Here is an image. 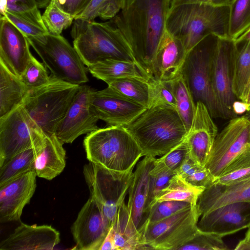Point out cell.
Segmentation results:
<instances>
[{
    "mask_svg": "<svg viewBox=\"0 0 250 250\" xmlns=\"http://www.w3.org/2000/svg\"><path fill=\"white\" fill-rule=\"evenodd\" d=\"M250 226V202L229 204L201 216L199 230L216 234L223 238Z\"/></svg>",
    "mask_w": 250,
    "mask_h": 250,
    "instance_id": "e0dca14e",
    "label": "cell"
},
{
    "mask_svg": "<svg viewBox=\"0 0 250 250\" xmlns=\"http://www.w3.org/2000/svg\"><path fill=\"white\" fill-rule=\"evenodd\" d=\"M91 1L92 0H66L65 3L61 7L75 19L86 9Z\"/></svg>",
    "mask_w": 250,
    "mask_h": 250,
    "instance_id": "7dc6e473",
    "label": "cell"
},
{
    "mask_svg": "<svg viewBox=\"0 0 250 250\" xmlns=\"http://www.w3.org/2000/svg\"><path fill=\"white\" fill-rule=\"evenodd\" d=\"M250 202V177L228 184L213 183L200 194L196 206L201 215L236 202Z\"/></svg>",
    "mask_w": 250,
    "mask_h": 250,
    "instance_id": "cb8c5ba5",
    "label": "cell"
},
{
    "mask_svg": "<svg viewBox=\"0 0 250 250\" xmlns=\"http://www.w3.org/2000/svg\"><path fill=\"white\" fill-rule=\"evenodd\" d=\"M164 82L173 94L176 110L188 132L195 112L196 104L188 82L182 73L169 81Z\"/></svg>",
    "mask_w": 250,
    "mask_h": 250,
    "instance_id": "f1b7e54d",
    "label": "cell"
},
{
    "mask_svg": "<svg viewBox=\"0 0 250 250\" xmlns=\"http://www.w3.org/2000/svg\"><path fill=\"white\" fill-rule=\"evenodd\" d=\"M7 10L8 0H0V16L5 17Z\"/></svg>",
    "mask_w": 250,
    "mask_h": 250,
    "instance_id": "db71d44e",
    "label": "cell"
},
{
    "mask_svg": "<svg viewBox=\"0 0 250 250\" xmlns=\"http://www.w3.org/2000/svg\"><path fill=\"white\" fill-rule=\"evenodd\" d=\"M90 104L95 114L106 126H125L146 108L117 95L108 87L101 90L92 89Z\"/></svg>",
    "mask_w": 250,
    "mask_h": 250,
    "instance_id": "2e32d148",
    "label": "cell"
},
{
    "mask_svg": "<svg viewBox=\"0 0 250 250\" xmlns=\"http://www.w3.org/2000/svg\"><path fill=\"white\" fill-rule=\"evenodd\" d=\"M175 174V172L168 169L156 159L149 172L148 205L150 210L162 190L167 186L171 178Z\"/></svg>",
    "mask_w": 250,
    "mask_h": 250,
    "instance_id": "f35d334b",
    "label": "cell"
},
{
    "mask_svg": "<svg viewBox=\"0 0 250 250\" xmlns=\"http://www.w3.org/2000/svg\"><path fill=\"white\" fill-rule=\"evenodd\" d=\"M71 35L73 46L87 66L108 59L133 61L128 42L110 21L75 19Z\"/></svg>",
    "mask_w": 250,
    "mask_h": 250,
    "instance_id": "277c9868",
    "label": "cell"
},
{
    "mask_svg": "<svg viewBox=\"0 0 250 250\" xmlns=\"http://www.w3.org/2000/svg\"><path fill=\"white\" fill-rule=\"evenodd\" d=\"M63 143L55 134L46 136L45 143L39 151L35 161L37 176L51 180L60 175L66 165Z\"/></svg>",
    "mask_w": 250,
    "mask_h": 250,
    "instance_id": "d4e9b609",
    "label": "cell"
},
{
    "mask_svg": "<svg viewBox=\"0 0 250 250\" xmlns=\"http://www.w3.org/2000/svg\"><path fill=\"white\" fill-rule=\"evenodd\" d=\"M80 85L51 76L45 84L29 90L22 106L46 136L55 134Z\"/></svg>",
    "mask_w": 250,
    "mask_h": 250,
    "instance_id": "8992f818",
    "label": "cell"
},
{
    "mask_svg": "<svg viewBox=\"0 0 250 250\" xmlns=\"http://www.w3.org/2000/svg\"><path fill=\"white\" fill-rule=\"evenodd\" d=\"M8 1L25 5L31 8H38L36 0H8Z\"/></svg>",
    "mask_w": 250,
    "mask_h": 250,
    "instance_id": "816d5d0a",
    "label": "cell"
},
{
    "mask_svg": "<svg viewBox=\"0 0 250 250\" xmlns=\"http://www.w3.org/2000/svg\"><path fill=\"white\" fill-rule=\"evenodd\" d=\"M200 217L196 205H192L162 220L147 224L143 239L150 250H178L199 231Z\"/></svg>",
    "mask_w": 250,
    "mask_h": 250,
    "instance_id": "8fae6325",
    "label": "cell"
},
{
    "mask_svg": "<svg viewBox=\"0 0 250 250\" xmlns=\"http://www.w3.org/2000/svg\"><path fill=\"white\" fill-rule=\"evenodd\" d=\"M156 157L144 156L136 165L128 189L127 208L138 231L142 233L148 222L149 172Z\"/></svg>",
    "mask_w": 250,
    "mask_h": 250,
    "instance_id": "44dd1931",
    "label": "cell"
},
{
    "mask_svg": "<svg viewBox=\"0 0 250 250\" xmlns=\"http://www.w3.org/2000/svg\"><path fill=\"white\" fill-rule=\"evenodd\" d=\"M42 18L48 33L53 35H61L75 20L74 16L62 8L57 0H51L45 7Z\"/></svg>",
    "mask_w": 250,
    "mask_h": 250,
    "instance_id": "e575fe53",
    "label": "cell"
},
{
    "mask_svg": "<svg viewBox=\"0 0 250 250\" xmlns=\"http://www.w3.org/2000/svg\"><path fill=\"white\" fill-rule=\"evenodd\" d=\"M229 248L223 237L213 233L200 230L178 250H226Z\"/></svg>",
    "mask_w": 250,
    "mask_h": 250,
    "instance_id": "ab89813d",
    "label": "cell"
},
{
    "mask_svg": "<svg viewBox=\"0 0 250 250\" xmlns=\"http://www.w3.org/2000/svg\"><path fill=\"white\" fill-rule=\"evenodd\" d=\"M176 174L189 184L204 188L209 186L214 181L208 168L196 164L189 156L178 169Z\"/></svg>",
    "mask_w": 250,
    "mask_h": 250,
    "instance_id": "74e56055",
    "label": "cell"
},
{
    "mask_svg": "<svg viewBox=\"0 0 250 250\" xmlns=\"http://www.w3.org/2000/svg\"><path fill=\"white\" fill-rule=\"evenodd\" d=\"M83 146L89 162L114 171L133 169L143 156L138 144L124 126L98 128L84 138Z\"/></svg>",
    "mask_w": 250,
    "mask_h": 250,
    "instance_id": "5b68a950",
    "label": "cell"
},
{
    "mask_svg": "<svg viewBox=\"0 0 250 250\" xmlns=\"http://www.w3.org/2000/svg\"><path fill=\"white\" fill-rule=\"evenodd\" d=\"M250 177V146L237 156L213 183L228 184Z\"/></svg>",
    "mask_w": 250,
    "mask_h": 250,
    "instance_id": "d590c367",
    "label": "cell"
},
{
    "mask_svg": "<svg viewBox=\"0 0 250 250\" xmlns=\"http://www.w3.org/2000/svg\"><path fill=\"white\" fill-rule=\"evenodd\" d=\"M235 42L241 41H250V27L243 34L234 40Z\"/></svg>",
    "mask_w": 250,
    "mask_h": 250,
    "instance_id": "11a10c76",
    "label": "cell"
},
{
    "mask_svg": "<svg viewBox=\"0 0 250 250\" xmlns=\"http://www.w3.org/2000/svg\"><path fill=\"white\" fill-rule=\"evenodd\" d=\"M229 6L188 3L171 6L166 31L181 41L187 53L207 36L229 38Z\"/></svg>",
    "mask_w": 250,
    "mask_h": 250,
    "instance_id": "7a4b0ae2",
    "label": "cell"
},
{
    "mask_svg": "<svg viewBox=\"0 0 250 250\" xmlns=\"http://www.w3.org/2000/svg\"><path fill=\"white\" fill-rule=\"evenodd\" d=\"M205 188L193 186L177 174L162 190L155 202L173 200L185 202L196 205L198 198Z\"/></svg>",
    "mask_w": 250,
    "mask_h": 250,
    "instance_id": "f546056e",
    "label": "cell"
},
{
    "mask_svg": "<svg viewBox=\"0 0 250 250\" xmlns=\"http://www.w3.org/2000/svg\"><path fill=\"white\" fill-rule=\"evenodd\" d=\"M29 91L20 77L0 62V118L21 105Z\"/></svg>",
    "mask_w": 250,
    "mask_h": 250,
    "instance_id": "4316f807",
    "label": "cell"
},
{
    "mask_svg": "<svg viewBox=\"0 0 250 250\" xmlns=\"http://www.w3.org/2000/svg\"><path fill=\"white\" fill-rule=\"evenodd\" d=\"M115 94L128 101L148 106L149 89L147 82L135 78H121L106 83Z\"/></svg>",
    "mask_w": 250,
    "mask_h": 250,
    "instance_id": "4dcf8cb0",
    "label": "cell"
},
{
    "mask_svg": "<svg viewBox=\"0 0 250 250\" xmlns=\"http://www.w3.org/2000/svg\"><path fill=\"white\" fill-rule=\"evenodd\" d=\"M43 147L24 150L0 167V186L24 173L34 170L35 159Z\"/></svg>",
    "mask_w": 250,
    "mask_h": 250,
    "instance_id": "d6a6232c",
    "label": "cell"
},
{
    "mask_svg": "<svg viewBox=\"0 0 250 250\" xmlns=\"http://www.w3.org/2000/svg\"><path fill=\"white\" fill-rule=\"evenodd\" d=\"M5 17L27 37H39L48 34L47 30L33 24L7 11Z\"/></svg>",
    "mask_w": 250,
    "mask_h": 250,
    "instance_id": "bcb514c9",
    "label": "cell"
},
{
    "mask_svg": "<svg viewBox=\"0 0 250 250\" xmlns=\"http://www.w3.org/2000/svg\"><path fill=\"white\" fill-rule=\"evenodd\" d=\"M172 0H125L122 10L110 21L122 32L133 54V62L150 78Z\"/></svg>",
    "mask_w": 250,
    "mask_h": 250,
    "instance_id": "6da1fadb",
    "label": "cell"
},
{
    "mask_svg": "<svg viewBox=\"0 0 250 250\" xmlns=\"http://www.w3.org/2000/svg\"><path fill=\"white\" fill-rule=\"evenodd\" d=\"M244 116L250 121V110L246 112Z\"/></svg>",
    "mask_w": 250,
    "mask_h": 250,
    "instance_id": "680465c9",
    "label": "cell"
},
{
    "mask_svg": "<svg viewBox=\"0 0 250 250\" xmlns=\"http://www.w3.org/2000/svg\"><path fill=\"white\" fill-rule=\"evenodd\" d=\"M60 241V233L49 225L23 223L0 244V250H52Z\"/></svg>",
    "mask_w": 250,
    "mask_h": 250,
    "instance_id": "7402d4cb",
    "label": "cell"
},
{
    "mask_svg": "<svg viewBox=\"0 0 250 250\" xmlns=\"http://www.w3.org/2000/svg\"><path fill=\"white\" fill-rule=\"evenodd\" d=\"M110 230L115 250H150L134 225L125 201L118 210Z\"/></svg>",
    "mask_w": 250,
    "mask_h": 250,
    "instance_id": "484cf974",
    "label": "cell"
},
{
    "mask_svg": "<svg viewBox=\"0 0 250 250\" xmlns=\"http://www.w3.org/2000/svg\"><path fill=\"white\" fill-rule=\"evenodd\" d=\"M236 53L234 40L229 38H219L212 62V84L224 119L237 117L233 111V105L238 99L232 89Z\"/></svg>",
    "mask_w": 250,
    "mask_h": 250,
    "instance_id": "4fadbf2b",
    "label": "cell"
},
{
    "mask_svg": "<svg viewBox=\"0 0 250 250\" xmlns=\"http://www.w3.org/2000/svg\"><path fill=\"white\" fill-rule=\"evenodd\" d=\"M250 146V121L244 115L231 119L217 134L205 166L214 178Z\"/></svg>",
    "mask_w": 250,
    "mask_h": 250,
    "instance_id": "7c38bea8",
    "label": "cell"
},
{
    "mask_svg": "<svg viewBox=\"0 0 250 250\" xmlns=\"http://www.w3.org/2000/svg\"><path fill=\"white\" fill-rule=\"evenodd\" d=\"M7 11L33 24L47 30L39 8H31L8 1Z\"/></svg>",
    "mask_w": 250,
    "mask_h": 250,
    "instance_id": "f6af8a7d",
    "label": "cell"
},
{
    "mask_svg": "<svg viewBox=\"0 0 250 250\" xmlns=\"http://www.w3.org/2000/svg\"><path fill=\"white\" fill-rule=\"evenodd\" d=\"M237 53L235 57L232 89L234 94L241 99L250 79V42H235Z\"/></svg>",
    "mask_w": 250,
    "mask_h": 250,
    "instance_id": "1f68e13d",
    "label": "cell"
},
{
    "mask_svg": "<svg viewBox=\"0 0 250 250\" xmlns=\"http://www.w3.org/2000/svg\"><path fill=\"white\" fill-rule=\"evenodd\" d=\"M111 227L90 196L79 212L71 230L78 249L100 250Z\"/></svg>",
    "mask_w": 250,
    "mask_h": 250,
    "instance_id": "9a60e30c",
    "label": "cell"
},
{
    "mask_svg": "<svg viewBox=\"0 0 250 250\" xmlns=\"http://www.w3.org/2000/svg\"><path fill=\"white\" fill-rule=\"evenodd\" d=\"M27 38L43 64L51 71V76L75 84L88 81L84 62L74 47L63 37L48 33Z\"/></svg>",
    "mask_w": 250,
    "mask_h": 250,
    "instance_id": "ba28073f",
    "label": "cell"
},
{
    "mask_svg": "<svg viewBox=\"0 0 250 250\" xmlns=\"http://www.w3.org/2000/svg\"><path fill=\"white\" fill-rule=\"evenodd\" d=\"M217 134V126L207 106L198 101L191 126L186 137L189 157L196 164L205 167Z\"/></svg>",
    "mask_w": 250,
    "mask_h": 250,
    "instance_id": "d6986e66",
    "label": "cell"
},
{
    "mask_svg": "<svg viewBox=\"0 0 250 250\" xmlns=\"http://www.w3.org/2000/svg\"><path fill=\"white\" fill-rule=\"evenodd\" d=\"M125 0H92L86 9L75 19L94 21L97 18L111 20L123 8Z\"/></svg>",
    "mask_w": 250,
    "mask_h": 250,
    "instance_id": "8d00e7d4",
    "label": "cell"
},
{
    "mask_svg": "<svg viewBox=\"0 0 250 250\" xmlns=\"http://www.w3.org/2000/svg\"><path fill=\"white\" fill-rule=\"evenodd\" d=\"M219 37L209 35L187 53L181 73L186 79L195 104L202 102L212 118L224 119L212 84V62Z\"/></svg>",
    "mask_w": 250,
    "mask_h": 250,
    "instance_id": "52a82bcc",
    "label": "cell"
},
{
    "mask_svg": "<svg viewBox=\"0 0 250 250\" xmlns=\"http://www.w3.org/2000/svg\"><path fill=\"white\" fill-rule=\"evenodd\" d=\"M27 37L5 17L0 16V62L20 77L32 54Z\"/></svg>",
    "mask_w": 250,
    "mask_h": 250,
    "instance_id": "ffe728a7",
    "label": "cell"
},
{
    "mask_svg": "<svg viewBox=\"0 0 250 250\" xmlns=\"http://www.w3.org/2000/svg\"><path fill=\"white\" fill-rule=\"evenodd\" d=\"M46 135L22 105L0 118V167L17 154L43 147Z\"/></svg>",
    "mask_w": 250,
    "mask_h": 250,
    "instance_id": "30bf717a",
    "label": "cell"
},
{
    "mask_svg": "<svg viewBox=\"0 0 250 250\" xmlns=\"http://www.w3.org/2000/svg\"><path fill=\"white\" fill-rule=\"evenodd\" d=\"M250 84V79L249 81V83H248V84H247V86H246V89L247 88V87L249 86V85ZM246 89H245V90H246ZM243 94H244V93H243Z\"/></svg>",
    "mask_w": 250,
    "mask_h": 250,
    "instance_id": "94428289",
    "label": "cell"
},
{
    "mask_svg": "<svg viewBox=\"0 0 250 250\" xmlns=\"http://www.w3.org/2000/svg\"><path fill=\"white\" fill-rule=\"evenodd\" d=\"M229 8V37L235 40L250 27V0H234Z\"/></svg>",
    "mask_w": 250,
    "mask_h": 250,
    "instance_id": "836d02e7",
    "label": "cell"
},
{
    "mask_svg": "<svg viewBox=\"0 0 250 250\" xmlns=\"http://www.w3.org/2000/svg\"><path fill=\"white\" fill-rule=\"evenodd\" d=\"M192 205L188 202L173 200L156 202L150 209L147 224L162 220Z\"/></svg>",
    "mask_w": 250,
    "mask_h": 250,
    "instance_id": "7bdbcfd3",
    "label": "cell"
},
{
    "mask_svg": "<svg viewBox=\"0 0 250 250\" xmlns=\"http://www.w3.org/2000/svg\"><path fill=\"white\" fill-rule=\"evenodd\" d=\"M100 250H115L113 237L110 229Z\"/></svg>",
    "mask_w": 250,
    "mask_h": 250,
    "instance_id": "681fc988",
    "label": "cell"
},
{
    "mask_svg": "<svg viewBox=\"0 0 250 250\" xmlns=\"http://www.w3.org/2000/svg\"><path fill=\"white\" fill-rule=\"evenodd\" d=\"M246 105L247 112L250 110V84L246 89L241 99Z\"/></svg>",
    "mask_w": 250,
    "mask_h": 250,
    "instance_id": "f907efd6",
    "label": "cell"
},
{
    "mask_svg": "<svg viewBox=\"0 0 250 250\" xmlns=\"http://www.w3.org/2000/svg\"><path fill=\"white\" fill-rule=\"evenodd\" d=\"M57 1L59 3L60 6H62L65 3L66 0H57Z\"/></svg>",
    "mask_w": 250,
    "mask_h": 250,
    "instance_id": "91938a15",
    "label": "cell"
},
{
    "mask_svg": "<svg viewBox=\"0 0 250 250\" xmlns=\"http://www.w3.org/2000/svg\"><path fill=\"white\" fill-rule=\"evenodd\" d=\"M234 250H250V241L244 238L238 243Z\"/></svg>",
    "mask_w": 250,
    "mask_h": 250,
    "instance_id": "f5cc1de1",
    "label": "cell"
},
{
    "mask_svg": "<svg viewBox=\"0 0 250 250\" xmlns=\"http://www.w3.org/2000/svg\"><path fill=\"white\" fill-rule=\"evenodd\" d=\"M95 78L106 83L121 78H135L148 82L150 78L132 61L108 59L87 66Z\"/></svg>",
    "mask_w": 250,
    "mask_h": 250,
    "instance_id": "83f0119b",
    "label": "cell"
},
{
    "mask_svg": "<svg viewBox=\"0 0 250 250\" xmlns=\"http://www.w3.org/2000/svg\"><path fill=\"white\" fill-rule=\"evenodd\" d=\"M51 0H36L37 6L39 8L46 7Z\"/></svg>",
    "mask_w": 250,
    "mask_h": 250,
    "instance_id": "9f6ffc18",
    "label": "cell"
},
{
    "mask_svg": "<svg viewBox=\"0 0 250 250\" xmlns=\"http://www.w3.org/2000/svg\"><path fill=\"white\" fill-rule=\"evenodd\" d=\"M147 83L149 89L148 107L160 106L176 109L173 94L164 81L153 77Z\"/></svg>",
    "mask_w": 250,
    "mask_h": 250,
    "instance_id": "60d3db41",
    "label": "cell"
},
{
    "mask_svg": "<svg viewBox=\"0 0 250 250\" xmlns=\"http://www.w3.org/2000/svg\"><path fill=\"white\" fill-rule=\"evenodd\" d=\"M244 238L250 241V226L248 228Z\"/></svg>",
    "mask_w": 250,
    "mask_h": 250,
    "instance_id": "6f0895ef",
    "label": "cell"
},
{
    "mask_svg": "<svg viewBox=\"0 0 250 250\" xmlns=\"http://www.w3.org/2000/svg\"><path fill=\"white\" fill-rule=\"evenodd\" d=\"M133 169L125 172L114 171L90 162L83 167V173L90 196L96 201L111 226L128 193Z\"/></svg>",
    "mask_w": 250,
    "mask_h": 250,
    "instance_id": "9c48e42d",
    "label": "cell"
},
{
    "mask_svg": "<svg viewBox=\"0 0 250 250\" xmlns=\"http://www.w3.org/2000/svg\"><path fill=\"white\" fill-rule=\"evenodd\" d=\"M50 77L45 66L32 56L20 78L28 88L31 90L45 84L49 82Z\"/></svg>",
    "mask_w": 250,
    "mask_h": 250,
    "instance_id": "b9f144b4",
    "label": "cell"
},
{
    "mask_svg": "<svg viewBox=\"0 0 250 250\" xmlns=\"http://www.w3.org/2000/svg\"><path fill=\"white\" fill-rule=\"evenodd\" d=\"M92 89L87 85L80 86L66 113L59 124L55 135L63 144H71L80 136L98 128L99 120L90 104Z\"/></svg>",
    "mask_w": 250,
    "mask_h": 250,
    "instance_id": "5bb4252c",
    "label": "cell"
},
{
    "mask_svg": "<svg viewBox=\"0 0 250 250\" xmlns=\"http://www.w3.org/2000/svg\"><path fill=\"white\" fill-rule=\"evenodd\" d=\"M234 0H172L171 7L188 3H199L216 6H229Z\"/></svg>",
    "mask_w": 250,
    "mask_h": 250,
    "instance_id": "c3c4849f",
    "label": "cell"
},
{
    "mask_svg": "<svg viewBox=\"0 0 250 250\" xmlns=\"http://www.w3.org/2000/svg\"><path fill=\"white\" fill-rule=\"evenodd\" d=\"M187 55L181 41L166 31L153 60V77L162 81L174 78L181 73Z\"/></svg>",
    "mask_w": 250,
    "mask_h": 250,
    "instance_id": "603a6c76",
    "label": "cell"
},
{
    "mask_svg": "<svg viewBox=\"0 0 250 250\" xmlns=\"http://www.w3.org/2000/svg\"><path fill=\"white\" fill-rule=\"evenodd\" d=\"M189 156L186 138L179 145L157 160L168 169L175 172Z\"/></svg>",
    "mask_w": 250,
    "mask_h": 250,
    "instance_id": "ee69618b",
    "label": "cell"
},
{
    "mask_svg": "<svg viewBox=\"0 0 250 250\" xmlns=\"http://www.w3.org/2000/svg\"><path fill=\"white\" fill-rule=\"evenodd\" d=\"M35 170L24 173L0 186V222L20 220L36 188Z\"/></svg>",
    "mask_w": 250,
    "mask_h": 250,
    "instance_id": "ac0fdd59",
    "label": "cell"
},
{
    "mask_svg": "<svg viewBox=\"0 0 250 250\" xmlns=\"http://www.w3.org/2000/svg\"><path fill=\"white\" fill-rule=\"evenodd\" d=\"M141 149L143 156H162L182 143L188 131L174 108H146L124 126Z\"/></svg>",
    "mask_w": 250,
    "mask_h": 250,
    "instance_id": "3957f363",
    "label": "cell"
}]
</instances>
